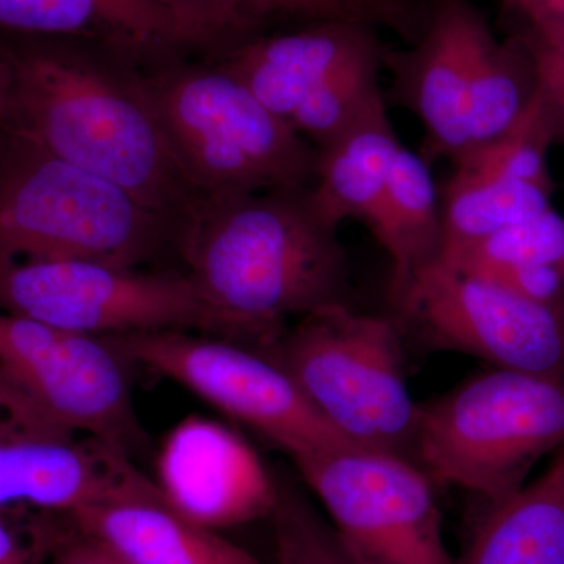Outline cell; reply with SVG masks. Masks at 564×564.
<instances>
[{
	"label": "cell",
	"mask_w": 564,
	"mask_h": 564,
	"mask_svg": "<svg viewBox=\"0 0 564 564\" xmlns=\"http://www.w3.org/2000/svg\"><path fill=\"white\" fill-rule=\"evenodd\" d=\"M132 55L0 31V133L106 177L177 223L203 202L166 147Z\"/></svg>",
	"instance_id": "obj_1"
},
{
	"label": "cell",
	"mask_w": 564,
	"mask_h": 564,
	"mask_svg": "<svg viewBox=\"0 0 564 564\" xmlns=\"http://www.w3.org/2000/svg\"><path fill=\"white\" fill-rule=\"evenodd\" d=\"M176 259L261 350L280 339L288 318L351 304L347 248L311 187L204 198L181 223Z\"/></svg>",
	"instance_id": "obj_2"
},
{
	"label": "cell",
	"mask_w": 564,
	"mask_h": 564,
	"mask_svg": "<svg viewBox=\"0 0 564 564\" xmlns=\"http://www.w3.org/2000/svg\"><path fill=\"white\" fill-rule=\"evenodd\" d=\"M144 76L166 147L203 199L310 188L317 181V148L221 62L182 57Z\"/></svg>",
	"instance_id": "obj_3"
},
{
	"label": "cell",
	"mask_w": 564,
	"mask_h": 564,
	"mask_svg": "<svg viewBox=\"0 0 564 564\" xmlns=\"http://www.w3.org/2000/svg\"><path fill=\"white\" fill-rule=\"evenodd\" d=\"M180 223L106 177L0 133V263L87 261L140 269L176 258Z\"/></svg>",
	"instance_id": "obj_4"
},
{
	"label": "cell",
	"mask_w": 564,
	"mask_h": 564,
	"mask_svg": "<svg viewBox=\"0 0 564 564\" xmlns=\"http://www.w3.org/2000/svg\"><path fill=\"white\" fill-rule=\"evenodd\" d=\"M564 445V377L492 369L419 404L415 462L436 485L489 503Z\"/></svg>",
	"instance_id": "obj_5"
},
{
	"label": "cell",
	"mask_w": 564,
	"mask_h": 564,
	"mask_svg": "<svg viewBox=\"0 0 564 564\" xmlns=\"http://www.w3.org/2000/svg\"><path fill=\"white\" fill-rule=\"evenodd\" d=\"M403 343L393 317L336 304L304 315L262 351L345 441L415 462L421 403L408 389Z\"/></svg>",
	"instance_id": "obj_6"
},
{
	"label": "cell",
	"mask_w": 564,
	"mask_h": 564,
	"mask_svg": "<svg viewBox=\"0 0 564 564\" xmlns=\"http://www.w3.org/2000/svg\"><path fill=\"white\" fill-rule=\"evenodd\" d=\"M0 311L93 336L187 332L261 348L256 334L215 306L185 272L87 261L3 262Z\"/></svg>",
	"instance_id": "obj_7"
},
{
	"label": "cell",
	"mask_w": 564,
	"mask_h": 564,
	"mask_svg": "<svg viewBox=\"0 0 564 564\" xmlns=\"http://www.w3.org/2000/svg\"><path fill=\"white\" fill-rule=\"evenodd\" d=\"M132 367L110 337L0 311L2 414L18 421L99 437L135 458L148 436L133 404Z\"/></svg>",
	"instance_id": "obj_8"
},
{
	"label": "cell",
	"mask_w": 564,
	"mask_h": 564,
	"mask_svg": "<svg viewBox=\"0 0 564 564\" xmlns=\"http://www.w3.org/2000/svg\"><path fill=\"white\" fill-rule=\"evenodd\" d=\"M133 366L184 386L291 456L350 444L315 411L289 373L261 348L187 332L110 337Z\"/></svg>",
	"instance_id": "obj_9"
},
{
	"label": "cell",
	"mask_w": 564,
	"mask_h": 564,
	"mask_svg": "<svg viewBox=\"0 0 564 564\" xmlns=\"http://www.w3.org/2000/svg\"><path fill=\"white\" fill-rule=\"evenodd\" d=\"M389 293L404 337L474 356L492 369L564 377V304L530 302L441 261Z\"/></svg>",
	"instance_id": "obj_10"
},
{
	"label": "cell",
	"mask_w": 564,
	"mask_h": 564,
	"mask_svg": "<svg viewBox=\"0 0 564 564\" xmlns=\"http://www.w3.org/2000/svg\"><path fill=\"white\" fill-rule=\"evenodd\" d=\"M293 464L364 563H455L445 545L437 485L413 459L347 444Z\"/></svg>",
	"instance_id": "obj_11"
},
{
	"label": "cell",
	"mask_w": 564,
	"mask_h": 564,
	"mask_svg": "<svg viewBox=\"0 0 564 564\" xmlns=\"http://www.w3.org/2000/svg\"><path fill=\"white\" fill-rule=\"evenodd\" d=\"M159 491L131 456L107 441L0 413V510L69 518L95 505Z\"/></svg>",
	"instance_id": "obj_12"
},
{
	"label": "cell",
	"mask_w": 564,
	"mask_h": 564,
	"mask_svg": "<svg viewBox=\"0 0 564 564\" xmlns=\"http://www.w3.org/2000/svg\"><path fill=\"white\" fill-rule=\"evenodd\" d=\"M488 21L469 0H432L422 35L408 50H388L392 76L386 101L422 124V158L462 161L470 150L469 104L475 68L494 39Z\"/></svg>",
	"instance_id": "obj_13"
},
{
	"label": "cell",
	"mask_w": 564,
	"mask_h": 564,
	"mask_svg": "<svg viewBox=\"0 0 564 564\" xmlns=\"http://www.w3.org/2000/svg\"><path fill=\"white\" fill-rule=\"evenodd\" d=\"M166 502L196 524L217 530L270 518L276 475L228 426L191 415L166 434L158 455Z\"/></svg>",
	"instance_id": "obj_14"
},
{
	"label": "cell",
	"mask_w": 564,
	"mask_h": 564,
	"mask_svg": "<svg viewBox=\"0 0 564 564\" xmlns=\"http://www.w3.org/2000/svg\"><path fill=\"white\" fill-rule=\"evenodd\" d=\"M380 32L361 22H317L261 36L218 62L289 121L303 99L345 63L383 43Z\"/></svg>",
	"instance_id": "obj_15"
},
{
	"label": "cell",
	"mask_w": 564,
	"mask_h": 564,
	"mask_svg": "<svg viewBox=\"0 0 564 564\" xmlns=\"http://www.w3.org/2000/svg\"><path fill=\"white\" fill-rule=\"evenodd\" d=\"M0 31L96 41L147 68L195 55L176 18L147 0H0Z\"/></svg>",
	"instance_id": "obj_16"
},
{
	"label": "cell",
	"mask_w": 564,
	"mask_h": 564,
	"mask_svg": "<svg viewBox=\"0 0 564 564\" xmlns=\"http://www.w3.org/2000/svg\"><path fill=\"white\" fill-rule=\"evenodd\" d=\"M69 519L128 564H269L177 513L161 491L84 508Z\"/></svg>",
	"instance_id": "obj_17"
},
{
	"label": "cell",
	"mask_w": 564,
	"mask_h": 564,
	"mask_svg": "<svg viewBox=\"0 0 564 564\" xmlns=\"http://www.w3.org/2000/svg\"><path fill=\"white\" fill-rule=\"evenodd\" d=\"M454 564H564V445L540 477L489 503Z\"/></svg>",
	"instance_id": "obj_18"
},
{
	"label": "cell",
	"mask_w": 564,
	"mask_h": 564,
	"mask_svg": "<svg viewBox=\"0 0 564 564\" xmlns=\"http://www.w3.org/2000/svg\"><path fill=\"white\" fill-rule=\"evenodd\" d=\"M402 147L384 99L318 151L317 181L311 187L318 214L337 228L347 220L367 225Z\"/></svg>",
	"instance_id": "obj_19"
},
{
	"label": "cell",
	"mask_w": 564,
	"mask_h": 564,
	"mask_svg": "<svg viewBox=\"0 0 564 564\" xmlns=\"http://www.w3.org/2000/svg\"><path fill=\"white\" fill-rule=\"evenodd\" d=\"M392 262L391 288L440 262L444 250L440 191L422 154L400 148L383 196L367 223Z\"/></svg>",
	"instance_id": "obj_20"
},
{
	"label": "cell",
	"mask_w": 564,
	"mask_h": 564,
	"mask_svg": "<svg viewBox=\"0 0 564 564\" xmlns=\"http://www.w3.org/2000/svg\"><path fill=\"white\" fill-rule=\"evenodd\" d=\"M555 187L494 176L455 165L441 193L443 258L451 259L494 232L551 209Z\"/></svg>",
	"instance_id": "obj_21"
},
{
	"label": "cell",
	"mask_w": 564,
	"mask_h": 564,
	"mask_svg": "<svg viewBox=\"0 0 564 564\" xmlns=\"http://www.w3.org/2000/svg\"><path fill=\"white\" fill-rule=\"evenodd\" d=\"M172 13L196 57L220 61L270 33L326 22L310 0H147Z\"/></svg>",
	"instance_id": "obj_22"
},
{
	"label": "cell",
	"mask_w": 564,
	"mask_h": 564,
	"mask_svg": "<svg viewBox=\"0 0 564 564\" xmlns=\"http://www.w3.org/2000/svg\"><path fill=\"white\" fill-rule=\"evenodd\" d=\"M534 93L533 63L522 41L514 35L507 41L494 36L478 58L470 85L467 104L470 150L467 154L510 131L529 109Z\"/></svg>",
	"instance_id": "obj_23"
},
{
	"label": "cell",
	"mask_w": 564,
	"mask_h": 564,
	"mask_svg": "<svg viewBox=\"0 0 564 564\" xmlns=\"http://www.w3.org/2000/svg\"><path fill=\"white\" fill-rule=\"evenodd\" d=\"M386 52L388 47L381 43L345 63L303 99L289 124L317 151L328 147L367 111L384 101L381 70Z\"/></svg>",
	"instance_id": "obj_24"
},
{
	"label": "cell",
	"mask_w": 564,
	"mask_h": 564,
	"mask_svg": "<svg viewBox=\"0 0 564 564\" xmlns=\"http://www.w3.org/2000/svg\"><path fill=\"white\" fill-rule=\"evenodd\" d=\"M274 564H366L299 485L276 477L272 513Z\"/></svg>",
	"instance_id": "obj_25"
},
{
	"label": "cell",
	"mask_w": 564,
	"mask_h": 564,
	"mask_svg": "<svg viewBox=\"0 0 564 564\" xmlns=\"http://www.w3.org/2000/svg\"><path fill=\"white\" fill-rule=\"evenodd\" d=\"M441 262L477 274L521 265H554L564 273V217L551 207Z\"/></svg>",
	"instance_id": "obj_26"
},
{
	"label": "cell",
	"mask_w": 564,
	"mask_h": 564,
	"mask_svg": "<svg viewBox=\"0 0 564 564\" xmlns=\"http://www.w3.org/2000/svg\"><path fill=\"white\" fill-rule=\"evenodd\" d=\"M554 144L536 93L529 109L502 137L478 148L456 162L497 177L555 187L549 172L547 152ZM454 165V166H455Z\"/></svg>",
	"instance_id": "obj_27"
},
{
	"label": "cell",
	"mask_w": 564,
	"mask_h": 564,
	"mask_svg": "<svg viewBox=\"0 0 564 564\" xmlns=\"http://www.w3.org/2000/svg\"><path fill=\"white\" fill-rule=\"evenodd\" d=\"M68 516L0 510V564H47L68 532Z\"/></svg>",
	"instance_id": "obj_28"
},
{
	"label": "cell",
	"mask_w": 564,
	"mask_h": 564,
	"mask_svg": "<svg viewBox=\"0 0 564 564\" xmlns=\"http://www.w3.org/2000/svg\"><path fill=\"white\" fill-rule=\"evenodd\" d=\"M530 58H532L534 77H536V96L543 107L545 121L554 144L564 147V66L549 52L524 39Z\"/></svg>",
	"instance_id": "obj_29"
},
{
	"label": "cell",
	"mask_w": 564,
	"mask_h": 564,
	"mask_svg": "<svg viewBox=\"0 0 564 564\" xmlns=\"http://www.w3.org/2000/svg\"><path fill=\"white\" fill-rule=\"evenodd\" d=\"M47 564H128L102 541L82 532L70 522L68 532L52 552Z\"/></svg>",
	"instance_id": "obj_30"
},
{
	"label": "cell",
	"mask_w": 564,
	"mask_h": 564,
	"mask_svg": "<svg viewBox=\"0 0 564 564\" xmlns=\"http://www.w3.org/2000/svg\"><path fill=\"white\" fill-rule=\"evenodd\" d=\"M333 21L362 22L383 28L399 10L400 0H310Z\"/></svg>",
	"instance_id": "obj_31"
},
{
	"label": "cell",
	"mask_w": 564,
	"mask_h": 564,
	"mask_svg": "<svg viewBox=\"0 0 564 564\" xmlns=\"http://www.w3.org/2000/svg\"><path fill=\"white\" fill-rule=\"evenodd\" d=\"M503 9H536L564 14V0H503Z\"/></svg>",
	"instance_id": "obj_32"
},
{
	"label": "cell",
	"mask_w": 564,
	"mask_h": 564,
	"mask_svg": "<svg viewBox=\"0 0 564 564\" xmlns=\"http://www.w3.org/2000/svg\"><path fill=\"white\" fill-rule=\"evenodd\" d=\"M2 410H3L2 393H0V413H2Z\"/></svg>",
	"instance_id": "obj_33"
}]
</instances>
